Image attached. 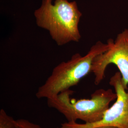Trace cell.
<instances>
[{"label":"cell","instance_id":"6da1fadb","mask_svg":"<svg viewBox=\"0 0 128 128\" xmlns=\"http://www.w3.org/2000/svg\"><path fill=\"white\" fill-rule=\"evenodd\" d=\"M34 15L37 26L48 31L58 46L80 40L79 23L82 13L76 1L42 0Z\"/></svg>","mask_w":128,"mask_h":128},{"label":"cell","instance_id":"7a4b0ae2","mask_svg":"<svg viewBox=\"0 0 128 128\" xmlns=\"http://www.w3.org/2000/svg\"><path fill=\"white\" fill-rule=\"evenodd\" d=\"M109 48L108 43L97 41L86 55L82 56L78 53L68 61L61 62L53 69L45 82L38 88L36 96L38 99L53 98L61 92L76 86L82 78L92 72L94 58Z\"/></svg>","mask_w":128,"mask_h":128},{"label":"cell","instance_id":"3957f363","mask_svg":"<svg viewBox=\"0 0 128 128\" xmlns=\"http://www.w3.org/2000/svg\"><path fill=\"white\" fill-rule=\"evenodd\" d=\"M74 92L70 89L61 92L54 98L47 99L48 105L63 115L68 122H76L78 120L86 124H94L100 121L110 103L117 95L111 89L96 90L90 99L76 100L71 98Z\"/></svg>","mask_w":128,"mask_h":128},{"label":"cell","instance_id":"277c9868","mask_svg":"<svg viewBox=\"0 0 128 128\" xmlns=\"http://www.w3.org/2000/svg\"><path fill=\"white\" fill-rule=\"evenodd\" d=\"M110 48L105 52L97 56L92 61V72L95 76L94 84L98 85L105 78L107 66L114 64L122 76V83L128 90V29L119 33L116 39L107 40Z\"/></svg>","mask_w":128,"mask_h":128},{"label":"cell","instance_id":"5b68a950","mask_svg":"<svg viewBox=\"0 0 128 128\" xmlns=\"http://www.w3.org/2000/svg\"><path fill=\"white\" fill-rule=\"evenodd\" d=\"M109 84L114 88L117 98L100 121L91 124L67 122L57 128H96L102 126L128 128V91L122 84L120 72H117L110 78Z\"/></svg>","mask_w":128,"mask_h":128},{"label":"cell","instance_id":"8992f818","mask_svg":"<svg viewBox=\"0 0 128 128\" xmlns=\"http://www.w3.org/2000/svg\"><path fill=\"white\" fill-rule=\"evenodd\" d=\"M0 128H15V120L2 109L0 110Z\"/></svg>","mask_w":128,"mask_h":128},{"label":"cell","instance_id":"52a82bcc","mask_svg":"<svg viewBox=\"0 0 128 128\" xmlns=\"http://www.w3.org/2000/svg\"><path fill=\"white\" fill-rule=\"evenodd\" d=\"M15 128H44L25 119L15 120Z\"/></svg>","mask_w":128,"mask_h":128},{"label":"cell","instance_id":"ba28073f","mask_svg":"<svg viewBox=\"0 0 128 128\" xmlns=\"http://www.w3.org/2000/svg\"><path fill=\"white\" fill-rule=\"evenodd\" d=\"M96 128H118L115 127H110V126H102V127H99Z\"/></svg>","mask_w":128,"mask_h":128}]
</instances>
